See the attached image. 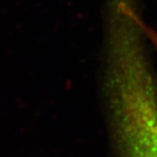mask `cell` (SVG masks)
<instances>
[{"mask_svg":"<svg viewBox=\"0 0 157 157\" xmlns=\"http://www.w3.org/2000/svg\"><path fill=\"white\" fill-rule=\"evenodd\" d=\"M136 20L137 22V24L139 25L145 38L151 43V44L157 51V30L153 29L152 28H151L150 26H148L147 24H146L143 21V19L140 17L138 13L136 15Z\"/></svg>","mask_w":157,"mask_h":157,"instance_id":"cell-1","label":"cell"}]
</instances>
